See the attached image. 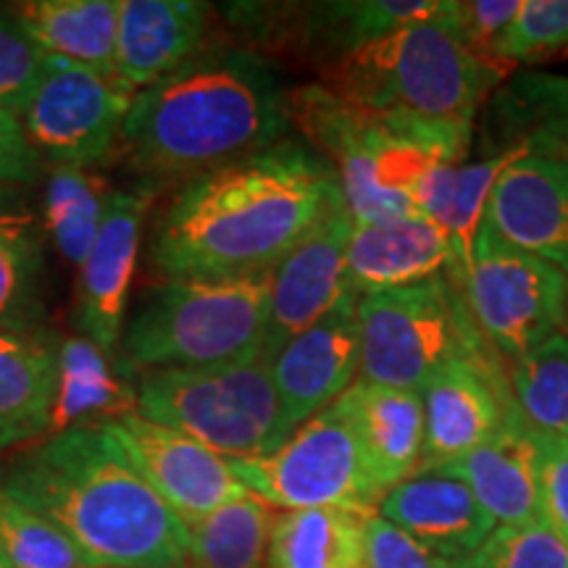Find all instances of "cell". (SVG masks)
<instances>
[{
    "label": "cell",
    "instance_id": "obj_1",
    "mask_svg": "<svg viewBox=\"0 0 568 568\" xmlns=\"http://www.w3.org/2000/svg\"><path fill=\"white\" fill-rule=\"evenodd\" d=\"M339 197L337 176L301 140H282L176 187L151 237L163 280L272 274Z\"/></svg>",
    "mask_w": 568,
    "mask_h": 568
},
{
    "label": "cell",
    "instance_id": "obj_2",
    "mask_svg": "<svg viewBox=\"0 0 568 568\" xmlns=\"http://www.w3.org/2000/svg\"><path fill=\"white\" fill-rule=\"evenodd\" d=\"M0 489L55 524L92 568H187V527L142 479L109 422L21 447Z\"/></svg>",
    "mask_w": 568,
    "mask_h": 568
},
{
    "label": "cell",
    "instance_id": "obj_3",
    "mask_svg": "<svg viewBox=\"0 0 568 568\" xmlns=\"http://www.w3.org/2000/svg\"><path fill=\"white\" fill-rule=\"evenodd\" d=\"M290 130V92L272 61L245 45H211L134 95L119 151L148 187H182Z\"/></svg>",
    "mask_w": 568,
    "mask_h": 568
},
{
    "label": "cell",
    "instance_id": "obj_4",
    "mask_svg": "<svg viewBox=\"0 0 568 568\" xmlns=\"http://www.w3.org/2000/svg\"><path fill=\"white\" fill-rule=\"evenodd\" d=\"M290 122L332 166L353 224L418 213V184L435 169L464 161L474 138V126L466 124L358 109L318 82L290 92Z\"/></svg>",
    "mask_w": 568,
    "mask_h": 568
},
{
    "label": "cell",
    "instance_id": "obj_5",
    "mask_svg": "<svg viewBox=\"0 0 568 568\" xmlns=\"http://www.w3.org/2000/svg\"><path fill=\"white\" fill-rule=\"evenodd\" d=\"M450 11L326 63L318 69V84L374 113L474 126L479 109L510 71L468 51L453 30Z\"/></svg>",
    "mask_w": 568,
    "mask_h": 568
},
{
    "label": "cell",
    "instance_id": "obj_6",
    "mask_svg": "<svg viewBox=\"0 0 568 568\" xmlns=\"http://www.w3.org/2000/svg\"><path fill=\"white\" fill-rule=\"evenodd\" d=\"M272 274L163 280L124 322L122 361L140 372L211 368L264 353Z\"/></svg>",
    "mask_w": 568,
    "mask_h": 568
},
{
    "label": "cell",
    "instance_id": "obj_7",
    "mask_svg": "<svg viewBox=\"0 0 568 568\" xmlns=\"http://www.w3.org/2000/svg\"><path fill=\"white\" fill-rule=\"evenodd\" d=\"M134 389L140 416L224 458L268 456L290 439L266 353L226 366L142 372Z\"/></svg>",
    "mask_w": 568,
    "mask_h": 568
},
{
    "label": "cell",
    "instance_id": "obj_8",
    "mask_svg": "<svg viewBox=\"0 0 568 568\" xmlns=\"http://www.w3.org/2000/svg\"><path fill=\"white\" fill-rule=\"evenodd\" d=\"M358 379L410 393H422L453 358L493 351L447 272L358 297Z\"/></svg>",
    "mask_w": 568,
    "mask_h": 568
},
{
    "label": "cell",
    "instance_id": "obj_9",
    "mask_svg": "<svg viewBox=\"0 0 568 568\" xmlns=\"http://www.w3.org/2000/svg\"><path fill=\"white\" fill-rule=\"evenodd\" d=\"M456 280L474 326L503 361L524 358L564 329L568 274L481 224L466 266Z\"/></svg>",
    "mask_w": 568,
    "mask_h": 568
},
{
    "label": "cell",
    "instance_id": "obj_10",
    "mask_svg": "<svg viewBox=\"0 0 568 568\" xmlns=\"http://www.w3.org/2000/svg\"><path fill=\"white\" fill-rule=\"evenodd\" d=\"M247 493L280 510L343 508L376 514V487L364 447L343 403L297 426L287 443L268 456L230 458Z\"/></svg>",
    "mask_w": 568,
    "mask_h": 568
},
{
    "label": "cell",
    "instance_id": "obj_11",
    "mask_svg": "<svg viewBox=\"0 0 568 568\" xmlns=\"http://www.w3.org/2000/svg\"><path fill=\"white\" fill-rule=\"evenodd\" d=\"M132 101L122 80L48 55L19 124L42 163L92 169L122 145Z\"/></svg>",
    "mask_w": 568,
    "mask_h": 568
},
{
    "label": "cell",
    "instance_id": "obj_12",
    "mask_svg": "<svg viewBox=\"0 0 568 568\" xmlns=\"http://www.w3.org/2000/svg\"><path fill=\"white\" fill-rule=\"evenodd\" d=\"M453 0H339V3L232 6L247 42L272 51L311 55L318 69L385 34L445 17Z\"/></svg>",
    "mask_w": 568,
    "mask_h": 568
},
{
    "label": "cell",
    "instance_id": "obj_13",
    "mask_svg": "<svg viewBox=\"0 0 568 568\" xmlns=\"http://www.w3.org/2000/svg\"><path fill=\"white\" fill-rule=\"evenodd\" d=\"M109 426L142 479L184 527L251 495L234 474L230 458L172 426L155 424L138 410L111 418Z\"/></svg>",
    "mask_w": 568,
    "mask_h": 568
},
{
    "label": "cell",
    "instance_id": "obj_14",
    "mask_svg": "<svg viewBox=\"0 0 568 568\" xmlns=\"http://www.w3.org/2000/svg\"><path fill=\"white\" fill-rule=\"evenodd\" d=\"M506 361L495 351L460 355L422 389L424 450L418 471L456 464L493 439L516 410Z\"/></svg>",
    "mask_w": 568,
    "mask_h": 568
},
{
    "label": "cell",
    "instance_id": "obj_15",
    "mask_svg": "<svg viewBox=\"0 0 568 568\" xmlns=\"http://www.w3.org/2000/svg\"><path fill=\"white\" fill-rule=\"evenodd\" d=\"M353 234V216L343 195L326 209L293 251L272 272L268 290V326L264 353L272 361L290 343L351 293L347 287V245Z\"/></svg>",
    "mask_w": 568,
    "mask_h": 568
},
{
    "label": "cell",
    "instance_id": "obj_16",
    "mask_svg": "<svg viewBox=\"0 0 568 568\" xmlns=\"http://www.w3.org/2000/svg\"><path fill=\"white\" fill-rule=\"evenodd\" d=\"M159 190L148 184L113 190L101 232L80 266L77 329L105 353H116L138 272L142 224Z\"/></svg>",
    "mask_w": 568,
    "mask_h": 568
},
{
    "label": "cell",
    "instance_id": "obj_17",
    "mask_svg": "<svg viewBox=\"0 0 568 568\" xmlns=\"http://www.w3.org/2000/svg\"><path fill=\"white\" fill-rule=\"evenodd\" d=\"M358 297L347 295L272 358L284 432L293 435L311 416L337 403L358 382Z\"/></svg>",
    "mask_w": 568,
    "mask_h": 568
},
{
    "label": "cell",
    "instance_id": "obj_18",
    "mask_svg": "<svg viewBox=\"0 0 568 568\" xmlns=\"http://www.w3.org/2000/svg\"><path fill=\"white\" fill-rule=\"evenodd\" d=\"M485 224L568 274V159L521 153L497 176Z\"/></svg>",
    "mask_w": 568,
    "mask_h": 568
},
{
    "label": "cell",
    "instance_id": "obj_19",
    "mask_svg": "<svg viewBox=\"0 0 568 568\" xmlns=\"http://www.w3.org/2000/svg\"><path fill=\"white\" fill-rule=\"evenodd\" d=\"M376 516L456 566L471 558L497 527L471 489L443 468L416 471L387 489Z\"/></svg>",
    "mask_w": 568,
    "mask_h": 568
},
{
    "label": "cell",
    "instance_id": "obj_20",
    "mask_svg": "<svg viewBox=\"0 0 568 568\" xmlns=\"http://www.w3.org/2000/svg\"><path fill=\"white\" fill-rule=\"evenodd\" d=\"M209 3L119 0L116 74L134 95L211 48Z\"/></svg>",
    "mask_w": 568,
    "mask_h": 568
},
{
    "label": "cell",
    "instance_id": "obj_21",
    "mask_svg": "<svg viewBox=\"0 0 568 568\" xmlns=\"http://www.w3.org/2000/svg\"><path fill=\"white\" fill-rule=\"evenodd\" d=\"M453 245L424 213L379 224H353L347 287L355 297L432 280L453 266Z\"/></svg>",
    "mask_w": 568,
    "mask_h": 568
},
{
    "label": "cell",
    "instance_id": "obj_22",
    "mask_svg": "<svg viewBox=\"0 0 568 568\" xmlns=\"http://www.w3.org/2000/svg\"><path fill=\"white\" fill-rule=\"evenodd\" d=\"M61 345L45 332H0V453L53 432Z\"/></svg>",
    "mask_w": 568,
    "mask_h": 568
},
{
    "label": "cell",
    "instance_id": "obj_23",
    "mask_svg": "<svg viewBox=\"0 0 568 568\" xmlns=\"http://www.w3.org/2000/svg\"><path fill=\"white\" fill-rule=\"evenodd\" d=\"M443 471L458 477L471 489L497 527H524V524L542 521L535 439L518 408L493 439L456 464L443 466Z\"/></svg>",
    "mask_w": 568,
    "mask_h": 568
},
{
    "label": "cell",
    "instance_id": "obj_24",
    "mask_svg": "<svg viewBox=\"0 0 568 568\" xmlns=\"http://www.w3.org/2000/svg\"><path fill=\"white\" fill-rule=\"evenodd\" d=\"M339 403L347 410L382 493L418 471L424 450L422 393L368 385L358 379L339 397Z\"/></svg>",
    "mask_w": 568,
    "mask_h": 568
},
{
    "label": "cell",
    "instance_id": "obj_25",
    "mask_svg": "<svg viewBox=\"0 0 568 568\" xmlns=\"http://www.w3.org/2000/svg\"><path fill=\"white\" fill-rule=\"evenodd\" d=\"M13 13L45 55L119 80V0H30Z\"/></svg>",
    "mask_w": 568,
    "mask_h": 568
},
{
    "label": "cell",
    "instance_id": "obj_26",
    "mask_svg": "<svg viewBox=\"0 0 568 568\" xmlns=\"http://www.w3.org/2000/svg\"><path fill=\"white\" fill-rule=\"evenodd\" d=\"M521 153H527V148L514 145L495 153L493 159L447 163V166L435 169L416 187V211L432 219L453 245V258L456 261L447 272H458L466 266L481 224H485L487 201L497 176L506 172L508 163L516 161Z\"/></svg>",
    "mask_w": 568,
    "mask_h": 568
},
{
    "label": "cell",
    "instance_id": "obj_27",
    "mask_svg": "<svg viewBox=\"0 0 568 568\" xmlns=\"http://www.w3.org/2000/svg\"><path fill=\"white\" fill-rule=\"evenodd\" d=\"M45 224L21 193L0 187V332L38 329L45 290Z\"/></svg>",
    "mask_w": 568,
    "mask_h": 568
},
{
    "label": "cell",
    "instance_id": "obj_28",
    "mask_svg": "<svg viewBox=\"0 0 568 568\" xmlns=\"http://www.w3.org/2000/svg\"><path fill=\"white\" fill-rule=\"evenodd\" d=\"M497 153L524 145L529 153L568 159V77L516 74L489 103Z\"/></svg>",
    "mask_w": 568,
    "mask_h": 568
},
{
    "label": "cell",
    "instance_id": "obj_29",
    "mask_svg": "<svg viewBox=\"0 0 568 568\" xmlns=\"http://www.w3.org/2000/svg\"><path fill=\"white\" fill-rule=\"evenodd\" d=\"M368 516L343 508L280 510L266 568H361Z\"/></svg>",
    "mask_w": 568,
    "mask_h": 568
},
{
    "label": "cell",
    "instance_id": "obj_30",
    "mask_svg": "<svg viewBox=\"0 0 568 568\" xmlns=\"http://www.w3.org/2000/svg\"><path fill=\"white\" fill-rule=\"evenodd\" d=\"M111 355L84 337L61 345L59 400L51 435L69 426L111 422L138 410V389L124 385V376H119L124 368H113Z\"/></svg>",
    "mask_w": 568,
    "mask_h": 568
},
{
    "label": "cell",
    "instance_id": "obj_31",
    "mask_svg": "<svg viewBox=\"0 0 568 568\" xmlns=\"http://www.w3.org/2000/svg\"><path fill=\"white\" fill-rule=\"evenodd\" d=\"M272 524L274 508L255 495L187 524V568H266Z\"/></svg>",
    "mask_w": 568,
    "mask_h": 568
},
{
    "label": "cell",
    "instance_id": "obj_32",
    "mask_svg": "<svg viewBox=\"0 0 568 568\" xmlns=\"http://www.w3.org/2000/svg\"><path fill=\"white\" fill-rule=\"evenodd\" d=\"M113 190L92 169L53 166L45 184L42 224L51 234L63 261L82 266L98 232Z\"/></svg>",
    "mask_w": 568,
    "mask_h": 568
},
{
    "label": "cell",
    "instance_id": "obj_33",
    "mask_svg": "<svg viewBox=\"0 0 568 568\" xmlns=\"http://www.w3.org/2000/svg\"><path fill=\"white\" fill-rule=\"evenodd\" d=\"M514 403L529 429L568 443V335L558 332L508 368Z\"/></svg>",
    "mask_w": 568,
    "mask_h": 568
},
{
    "label": "cell",
    "instance_id": "obj_34",
    "mask_svg": "<svg viewBox=\"0 0 568 568\" xmlns=\"http://www.w3.org/2000/svg\"><path fill=\"white\" fill-rule=\"evenodd\" d=\"M0 558L9 568H92L55 524L0 489Z\"/></svg>",
    "mask_w": 568,
    "mask_h": 568
},
{
    "label": "cell",
    "instance_id": "obj_35",
    "mask_svg": "<svg viewBox=\"0 0 568 568\" xmlns=\"http://www.w3.org/2000/svg\"><path fill=\"white\" fill-rule=\"evenodd\" d=\"M568 51V0H521L518 13L495 48V63L514 71Z\"/></svg>",
    "mask_w": 568,
    "mask_h": 568
},
{
    "label": "cell",
    "instance_id": "obj_36",
    "mask_svg": "<svg viewBox=\"0 0 568 568\" xmlns=\"http://www.w3.org/2000/svg\"><path fill=\"white\" fill-rule=\"evenodd\" d=\"M458 568H568V545L542 521L495 527Z\"/></svg>",
    "mask_w": 568,
    "mask_h": 568
},
{
    "label": "cell",
    "instance_id": "obj_37",
    "mask_svg": "<svg viewBox=\"0 0 568 568\" xmlns=\"http://www.w3.org/2000/svg\"><path fill=\"white\" fill-rule=\"evenodd\" d=\"M48 55L27 34L13 11L0 9V111L21 116L42 80Z\"/></svg>",
    "mask_w": 568,
    "mask_h": 568
},
{
    "label": "cell",
    "instance_id": "obj_38",
    "mask_svg": "<svg viewBox=\"0 0 568 568\" xmlns=\"http://www.w3.org/2000/svg\"><path fill=\"white\" fill-rule=\"evenodd\" d=\"M518 6L521 0H453L450 24L468 51L497 67L495 48L518 13Z\"/></svg>",
    "mask_w": 568,
    "mask_h": 568
},
{
    "label": "cell",
    "instance_id": "obj_39",
    "mask_svg": "<svg viewBox=\"0 0 568 568\" xmlns=\"http://www.w3.org/2000/svg\"><path fill=\"white\" fill-rule=\"evenodd\" d=\"M537 450L539 516L568 545V443L531 429Z\"/></svg>",
    "mask_w": 568,
    "mask_h": 568
},
{
    "label": "cell",
    "instance_id": "obj_40",
    "mask_svg": "<svg viewBox=\"0 0 568 568\" xmlns=\"http://www.w3.org/2000/svg\"><path fill=\"white\" fill-rule=\"evenodd\" d=\"M361 568H458L450 560L424 550L400 529L372 514L364 529V566Z\"/></svg>",
    "mask_w": 568,
    "mask_h": 568
},
{
    "label": "cell",
    "instance_id": "obj_41",
    "mask_svg": "<svg viewBox=\"0 0 568 568\" xmlns=\"http://www.w3.org/2000/svg\"><path fill=\"white\" fill-rule=\"evenodd\" d=\"M42 161L19 119L0 111V187H27L40 180Z\"/></svg>",
    "mask_w": 568,
    "mask_h": 568
},
{
    "label": "cell",
    "instance_id": "obj_42",
    "mask_svg": "<svg viewBox=\"0 0 568 568\" xmlns=\"http://www.w3.org/2000/svg\"><path fill=\"white\" fill-rule=\"evenodd\" d=\"M560 332H566V335H568V316H566V324H564V329H560Z\"/></svg>",
    "mask_w": 568,
    "mask_h": 568
},
{
    "label": "cell",
    "instance_id": "obj_43",
    "mask_svg": "<svg viewBox=\"0 0 568 568\" xmlns=\"http://www.w3.org/2000/svg\"><path fill=\"white\" fill-rule=\"evenodd\" d=\"M0 568H9V564H6V560H3V558H0Z\"/></svg>",
    "mask_w": 568,
    "mask_h": 568
}]
</instances>
